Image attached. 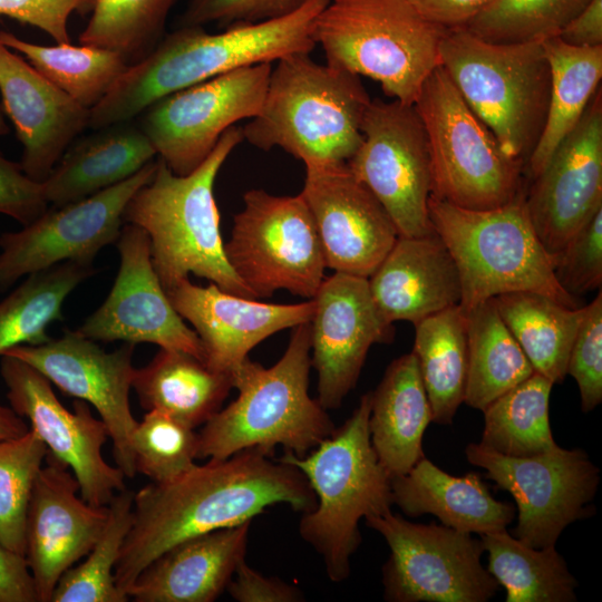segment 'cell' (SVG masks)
<instances>
[{
  "instance_id": "1",
  "label": "cell",
  "mask_w": 602,
  "mask_h": 602,
  "mask_svg": "<svg viewBox=\"0 0 602 602\" xmlns=\"http://www.w3.org/2000/svg\"><path fill=\"white\" fill-rule=\"evenodd\" d=\"M272 456L258 447L245 448L134 493L133 525L115 567L117 589L127 596L153 560L188 537L251 522L275 504L312 511L317 498L305 476Z\"/></svg>"
},
{
  "instance_id": "2",
  "label": "cell",
  "mask_w": 602,
  "mask_h": 602,
  "mask_svg": "<svg viewBox=\"0 0 602 602\" xmlns=\"http://www.w3.org/2000/svg\"><path fill=\"white\" fill-rule=\"evenodd\" d=\"M330 0H309L294 12L270 20L236 23L210 33L201 26L179 27L130 64L107 95L90 109L99 129L129 122L158 99L213 77L314 47V22Z\"/></svg>"
},
{
  "instance_id": "3",
  "label": "cell",
  "mask_w": 602,
  "mask_h": 602,
  "mask_svg": "<svg viewBox=\"0 0 602 602\" xmlns=\"http://www.w3.org/2000/svg\"><path fill=\"white\" fill-rule=\"evenodd\" d=\"M242 140V128L230 127L187 175L174 174L158 157L153 178L128 202L124 222L148 235L153 266L165 291L194 274L223 291L255 299L227 262L214 197L216 176Z\"/></svg>"
},
{
  "instance_id": "4",
  "label": "cell",
  "mask_w": 602,
  "mask_h": 602,
  "mask_svg": "<svg viewBox=\"0 0 602 602\" xmlns=\"http://www.w3.org/2000/svg\"><path fill=\"white\" fill-rule=\"evenodd\" d=\"M292 329L276 363L264 368L247 357L232 371L237 397L197 433V459H225L250 447L273 455L276 446L303 456L334 431L327 410L308 392L310 321Z\"/></svg>"
},
{
  "instance_id": "5",
  "label": "cell",
  "mask_w": 602,
  "mask_h": 602,
  "mask_svg": "<svg viewBox=\"0 0 602 602\" xmlns=\"http://www.w3.org/2000/svg\"><path fill=\"white\" fill-rule=\"evenodd\" d=\"M371 99L359 76L310 54L283 57L272 67L261 110L242 128L262 151L280 147L305 166L347 163L362 140Z\"/></svg>"
},
{
  "instance_id": "6",
  "label": "cell",
  "mask_w": 602,
  "mask_h": 602,
  "mask_svg": "<svg viewBox=\"0 0 602 602\" xmlns=\"http://www.w3.org/2000/svg\"><path fill=\"white\" fill-rule=\"evenodd\" d=\"M370 407L367 392L343 425L308 454L285 452L279 458L295 466L315 495V507L303 513L299 532L322 556L332 582L350 574L351 556L361 543L359 521L391 511L390 476L370 441Z\"/></svg>"
},
{
  "instance_id": "7",
  "label": "cell",
  "mask_w": 602,
  "mask_h": 602,
  "mask_svg": "<svg viewBox=\"0 0 602 602\" xmlns=\"http://www.w3.org/2000/svg\"><path fill=\"white\" fill-rule=\"evenodd\" d=\"M525 191L507 204L484 211L429 196V219L457 265L459 305L465 312L497 295L521 291L542 293L570 308L580 307L555 278L553 256L531 223Z\"/></svg>"
},
{
  "instance_id": "8",
  "label": "cell",
  "mask_w": 602,
  "mask_h": 602,
  "mask_svg": "<svg viewBox=\"0 0 602 602\" xmlns=\"http://www.w3.org/2000/svg\"><path fill=\"white\" fill-rule=\"evenodd\" d=\"M445 30L408 0H332L317 17L313 38L326 64L371 78L386 96L414 105L440 66Z\"/></svg>"
},
{
  "instance_id": "9",
  "label": "cell",
  "mask_w": 602,
  "mask_h": 602,
  "mask_svg": "<svg viewBox=\"0 0 602 602\" xmlns=\"http://www.w3.org/2000/svg\"><path fill=\"white\" fill-rule=\"evenodd\" d=\"M440 65L503 151L525 165L543 132L551 69L541 42L493 43L446 29Z\"/></svg>"
},
{
  "instance_id": "10",
  "label": "cell",
  "mask_w": 602,
  "mask_h": 602,
  "mask_svg": "<svg viewBox=\"0 0 602 602\" xmlns=\"http://www.w3.org/2000/svg\"><path fill=\"white\" fill-rule=\"evenodd\" d=\"M428 139L431 194L467 210H492L526 188L525 164L508 156L438 66L414 104Z\"/></svg>"
},
{
  "instance_id": "11",
  "label": "cell",
  "mask_w": 602,
  "mask_h": 602,
  "mask_svg": "<svg viewBox=\"0 0 602 602\" xmlns=\"http://www.w3.org/2000/svg\"><path fill=\"white\" fill-rule=\"evenodd\" d=\"M229 264L255 299L278 290L312 299L327 268L312 214L299 193L279 196L260 188L246 191L235 214Z\"/></svg>"
},
{
  "instance_id": "12",
  "label": "cell",
  "mask_w": 602,
  "mask_h": 602,
  "mask_svg": "<svg viewBox=\"0 0 602 602\" xmlns=\"http://www.w3.org/2000/svg\"><path fill=\"white\" fill-rule=\"evenodd\" d=\"M386 540L383 598L390 602H486L499 584L482 565L480 538L446 525L417 524L392 514L367 517Z\"/></svg>"
},
{
  "instance_id": "13",
  "label": "cell",
  "mask_w": 602,
  "mask_h": 602,
  "mask_svg": "<svg viewBox=\"0 0 602 602\" xmlns=\"http://www.w3.org/2000/svg\"><path fill=\"white\" fill-rule=\"evenodd\" d=\"M465 455L512 495L517 508L513 536L530 546L555 545L566 526L595 512L591 503L600 469L581 448L557 446L532 457H509L470 443Z\"/></svg>"
},
{
  "instance_id": "14",
  "label": "cell",
  "mask_w": 602,
  "mask_h": 602,
  "mask_svg": "<svg viewBox=\"0 0 602 602\" xmlns=\"http://www.w3.org/2000/svg\"><path fill=\"white\" fill-rule=\"evenodd\" d=\"M362 140L347 166L383 206L398 235L434 231L428 213L431 166L428 139L414 105L371 100L361 122Z\"/></svg>"
},
{
  "instance_id": "15",
  "label": "cell",
  "mask_w": 602,
  "mask_h": 602,
  "mask_svg": "<svg viewBox=\"0 0 602 602\" xmlns=\"http://www.w3.org/2000/svg\"><path fill=\"white\" fill-rule=\"evenodd\" d=\"M271 62L240 68L172 93L147 107L139 127L176 175H187L235 123L262 108Z\"/></svg>"
},
{
  "instance_id": "16",
  "label": "cell",
  "mask_w": 602,
  "mask_h": 602,
  "mask_svg": "<svg viewBox=\"0 0 602 602\" xmlns=\"http://www.w3.org/2000/svg\"><path fill=\"white\" fill-rule=\"evenodd\" d=\"M152 161L127 179L84 200L47 210L21 230L0 235V290L56 264L94 263L98 252L116 243L125 208L154 176Z\"/></svg>"
},
{
  "instance_id": "17",
  "label": "cell",
  "mask_w": 602,
  "mask_h": 602,
  "mask_svg": "<svg viewBox=\"0 0 602 602\" xmlns=\"http://www.w3.org/2000/svg\"><path fill=\"white\" fill-rule=\"evenodd\" d=\"M0 375L11 409L27 418L48 453L71 469L81 497L95 506L108 505L125 488V475L103 456L109 438L105 423L93 416L84 400L76 399L74 410L67 409L55 395L51 382L16 357L1 356Z\"/></svg>"
},
{
  "instance_id": "18",
  "label": "cell",
  "mask_w": 602,
  "mask_h": 602,
  "mask_svg": "<svg viewBox=\"0 0 602 602\" xmlns=\"http://www.w3.org/2000/svg\"><path fill=\"white\" fill-rule=\"evenodd\" d=\"M134 349V343L125 342L108 352L76 330L66 329L58 339L14 347L4 355L29 363L64 394L93 405L113 440L116 466L132 478L136 475L132 435L138 423L129 404L136 371Z\"/></svg>"
},
{
  "instance_id": "19",
  "label": "cell",
  "mask_w": 602,
  "mask_h": 602,
  "mask_svg": "<svg viewBox=\"0 0 602 602\" xmlns=\"http://www.w3.org/2000/svg\"><path fill=\"white\" fill-rule=\"evenodd\" d=\"M116 243L119 269L113 288L76 331L94 341L149 342L204 361L197 333L174 309L154 270L146 232L126 224Z\"/></svg>"
},
{
  "instance_id": "20",
  "label": "cell",
  "mask_w": 602,
  "mask_h": 602,
  "mask_svg": "<svg viewBox=\"0 0 602 602\" xmlns=\"http://www.w3.org/2000/svg\"><path fill=\"white\" fill-rule=\"evenodd\" d=\"M525 191L534 231L554 256L602 208V93Z\"/></svg>"
},
{
  "instance_id": "21",
  "label": "cell",
  "mask_w": 602,
  "mask_h": 602,
  "mask_svg": "<svg viewBox=\"0 0 602 602\" xmlns=\"http://www.w3.org/2000/svg\"><path fill=\"white\" fill-rule=\"evenodd\" d=\"M301 195L327 268L368 279L399 236L380 202L346 163L305 166Z\"/></svg>"
},
{
  "instance_id": "22",
  "label": "cell",
  "mask_w": 602,
  "mask_h": 602,
  "mask_svg": "<svg viewBox=\"0 0 602 602\" xmlns=\"http://www.w3.org/2000/svg\"><path fill=\"white\" fill-rule=\"evenodd\" d=\"M310 321L311 366L317 371L318 401L339 408L356 386L373 343L391 341L392 326L373 304L368 279L334 272L323 279Z\"/></svg>"
},
{
  "instance_id": "23",
  "label": "cell",
  "mask_w": 602,
  "mask_h": 602,
  "mask_svg": "<svg viewBox=\"0 0 602 602\" xmlns=\"http://www.w3.org/2000/svg\"><path fill=\"white\" fill-rule=\"evenodd\" d=\"M30 495L26 520L25 557L37 601L50 602L60 577L86 556L108 520V505L79 498L71 469L47 454Z\"/></svg>"
},
{
  "instance_id": "24",
  "label": "cell",
  "mask_w": 602,
  "mask_h": 602,
  "mask_svg": "<svg viewBox=\"0 0 602 602\" xmlns=\"http://www.w3.org/2000/svg\"><path fill=\"white\" fill-rule=\"evenodd\" d=\"M166 293L197 333L205 363L230 376L256 344L281 330L311 321L314 312L313 299L294 304L266 303L229 293L214 283L195 285L190 279Z\"/></svg>"
},
{
  "instance_id": "25",
  "label": "cell",
  "mask_w": 602,
  "mask_h": 602,
  "mask_svg": "<svg viewBox=\"0 0 602 602\" xmlns=\"http://www.w3.org/2000/svg\"><path fill=\"white\" fill-rule=\"evenodd\" d=\"M0 95L22 145V171L43 182L76 136L89 125L90 110L1 41Z\"/></svg>"
},
{
  "instance_id": "26",
  "label": "cell",
  "mask_w": 602,
  "mask_h": 602,
  "mask_svg": "<svg viewBox=\"0 0 602 602\" xmlns=\"http://www.w3.org/2000/svg\"><path fill=\"white\" fill-rule=\"evenodd\" d=\"M370 294L383 322L414 324L460 304L457 265L440 236H398L368 278Z\"/></svg>"
},
{
  "instance_id": "27",
  "label": "cell",
  "mask_w": 602,
  "mask_h": 602,
  "mask_svg": "<svg viewBox=\"0 0 602 602\" xmlns=\"http://www.w3.org/2000/svg\"><path fill=\"white\" fill-rule=\"evenodd\" d=\"M251 522L188 537L153 560L127 590L136 602H212L245 560Z\"/></svg>"
},
{
  "instance_id": "28",
  "label": "cell",
  "mask_w": 602,
  "mask_h": 602,
  "mask_svg": "<svg viewBox=\"0 0 602 602\" xmlns=\"http://www.w3.org/2000/svg\"><path fill=\"white\" fill-rule=\"evenodd\" d=\"M392 504L407 516L433 514L441 524L478 535L505 530L513 504L496 499L476 473L453 476L425 456L406 474L390 478Z\"/></svg>"
},
{
  "instance_id": "29",
  "label": "cell",
  "mask_w": 602,
  "mask_h": 602,
  "mask_svg": "<svg viewBox=\"0 0 602 602\" xmlns=\"http://www.w3.org/2000/svg\"><path fill=\"white\" fill-rule=\"evenodd\" d=\"M72 144L43 181L48 203L60 207L133 176L156 152L138 125L118 123Z\"/></svg>"
},
{
  "instance_id": "30",
  "label": "cell",
  "mask_w": 602,
  "mask_h": 602,
  "mask_svg": "<svg viewBox=\"0 0 602 602\" xmlns=\"http://www.w3.org/2000/svg\"><path fill=\"white\" fill-rule=\"evenodd\" d=\"M430 421V405L411 351L388 366L371 392L370 441L390 478L406 474L425 456L423 437Z\"/></svg>"
},
{
  "instance_id": "31",
  "label": "cell",
  "mask_w": 602,
  "mask_h": 602,
  "mask_svg": "<svg viewBox=\"0 0 602 602\" xmlns=\"http://www.w3.org/2000/svg\"><path fill=\"white\" fill-rule=\"evenodd\" d=\"M133 389L146 411H163L195 429L221 409L233 381L191 353L161 348L136 368Z\"/></svg>"
},
{
  "instance_id": "32",
  "label": "cell",
  "mask_w": 602,
  "mask_h": 602,
  "mask_svg": "<svg viewBox=\"0 0 602 602\" xmlns=\"http://www.w3.org/2000/svg\"><path fill=\"white\" fill-rule=\"evenodd\" d=\"M541 43L551 69V94L543 132L525 165L531 179L579 123L602 78V46L573 47L557 37Z\"/></svg>"
},
{
  "instance_id": "33",
  "label": "cell",
  "mask_w": 602,
  "mask_h": 602,
  "mask_svg": "<svg viewBox=\"0 0 602 602\" xmlns=\"http://www.w3.org/2000/svg\"><path fill=\"white\" fill-rule=\"evenodd\" d=\"M493 301L534 372L553 383L563 382L584 307L570 308L527 291L501 294Z\"/></svg>"
},
{
  "instance_id": "34",
  "label": "cell",
  "mask_w": 602,
  "mask_h": 602,
  "mask_svg": "<svg viewBox=\"0 0 602 602\" xmlns=\"http://www.w3.org/2000/svg\"><path fill=\"white\" fill-rule=\"evenodd\" d=\"M415 326L412 352L431 409V421L452 424L464 402L468 369L467 313L455 305Z\"/></svg>"
},
{
  "instance_id": "35",
  "label": "cell",
  "mask_w": 602,
  "mask_h": 602,
  "mask_svg": "<svg viewBox=\"0 0 602 602\" xmlns=\"http://www.w3.org/2000/svg\"><path fill=\"white\" fill-rule=\"evenodd\" d=\"M467 313L468 369L464 402L484 410L534 369L501 318L493 299Z\"/></svg>"
},
{
  "instance_id": "36",
  "label": "cell",
  "mask_w": 602,
  "mask_h": 602,
  "mask_svg": "<svg viewBox=\"0 0 602 602\" xmlns=\"http://www.w3.org/2000/svg\"><path fill=\"white\" fill-rule=\"evenodd\" d=\"M95 273L94 263L67 261L27 275L0 301V357L14 347L49 341L47 329L62 320L67 297Z\"/></svg>"
},
{
  "instance_id": "37",
  "label": "cell",
  "mask_w": 602,
  "mask_h": 602,
  "mask_svg": "<svg viewBox=\"0 0 602 602\" xmlns=\"http://www.w3.org/2000/svg\"><path fill=\"white\" fill-rule=\"evenodd\" d=\"M487 570L506 602H574L579 583L555 545L536 548L505 530L480 535Z\"/></svg>"
},
{
  "instance_id": "38",
  "label": "cell",
  "mask_w": 602,
  "mask_h": 602,
  "mask_svg": "<svg viewBox=\"0 0 602 602\" xmlns=\"http://www.w3.org/2000/svg\"><path fill=\"white\" fill-rule=\"evenodd\" d=\"M0 41L19 52L51 84L84 108L91 109L126 71L129 62L119 52L91 46H42L0 31Z\"/></svg>"
},
{
  "instance_id": "39",
  "label": "cell",
  "mask_w": 602,
  "mask_h": 602,
  "mask_svg": "<svg viewBox=\"0 0 602 602\" xmlns=\"http://www.w3.org/2000/svg\"><path fill=\"white\" fill-rule=\"evenodd\" d=\"M553 382L533 372L484 410L480 445L509 457H532L553 450L548 401Z\"/></svg>"
},
{
  "instance_id": "40",
  "label": "cell",
  "mask_w": 602,
  "mask_h": 602,
  "mask_svg": "<svg viewBox=\"0 0 602 602\" xmlns=\"http://www.w3.org/2000/svg\"><path fill=\"white\" fill-rule=\"evenodd\" d=\"M134 492L116 493L108 504V520L84 562L70 567L57 583L50 602H125L115 583V567L133 525Z\"/></svg>"
},
{
  "instance_id": "41",
  "label": "cell",
  "mask_w": 602,
  "mask_h": 602,
  "mask_svg": "<svg viewBox=\"0 0 602 602\" xmlns=\"http://www.w3.org/2000/svg\"><path fill=\"white\" fill-rule=\"evenodd\" d=\"M176 0H94L80 45L119 52L130 64L145 57L163 38Z\"/></svg>"
},
{
  "instance_id": "42",
  "label": "cell",
  "mask_w": 602,
  "mask_h": 602,
  "mask_svg": "<svg viewBox=\"0 0 602 602\" xmlns=\"http://www.w3.org/2000/svg\"><path fill=\"white\" fill-rule=\"evenodd\" d=\"M591 0H491L464 27L493 43L555 38Z\"/></svg>"
},
{
  "instance_id": "43",
  "label": "cell",
  "mask_w": 602,
  "mask_h": 602,
  "mask_svg": "<svg viewBox=\"0 0 602 602\" xmlns=\"http://www.w3.org/2000/svg\"><path fill=\"white\" fill-rule=\"evenodd\" d=\"M47 454L30 428L20 437L0 439V543L22 556L28 504Z\"/></svg>"
},
{
  "instance_id": "44",
  "label": "cell",
  "mask_w": 602,
  "mask_h": 602,
  "mask_svg": "<svg viewBox=\"0 0 602 602\" xmlns=\"http://www.w3.org/2000/svg\"><path fill=\"white\" fill-rule=\"evenodd\" d=\"M132 448L136 474L167 483L196 465L198 435L163 411L148 410L133 431Z\"/></svg>"
},
{
  "instance_id": "45",
  "label": "cell",
  "mask_w": 602,
  "mask_h": 602,
  "mask_svg": "<svg viewBox=\"0 0 602 602\" xmlns=\"http://www.w3.org/2000/svg\"><path fill=\"white\" fill-rule=\"evenodd\" d=\"M559 284L572 297L602 285V208L553 256Z\"/></svg>"
},
{
  "instance_id": "46",
  "label": "cell",
  "mask_w": 602,
  "mask_h": 602,
  "mask_svg": "<svg viewBox=\"0 0 602 602\" xmlns=\"http://www.w3.org/2000/svg\"><path fill=\"white\" fill-rule=\"evenodd\" d=\"M566 373L576 381L584 412L602 401V293L584 307L570 357Z\"/></svg>"
},
{
  "instance_id": "47",
  "label": "cell",
  "mask_w": 602,
  "mask_h": 602,
  "mask_svg": "<svg viewBox=\"0 0 602 602\" xmlns=\"http://www.w3.org/2000/svg\"><path fill=\"white\" fill-rule=\"evenodd\" d=\"M309 0H190L179 27L217 23L226 28L290 14Z\"/></svg>"
},
{
  "instance_id": "48",
  "label": "cell",
  "mask_w": 602,
  "mask_h": 602,
  "mask_svg": "<svg viewBox=\"0 0 602 602\" xmlns=\"http://www.w3.org/2000/svg\"><path fill=\"white\" fill-rule=\"evenodd\" d=\"M94 0H0V16L33 26L57 43H69V18L91 11Z\"/></svg>"
},
{
  "instance_id": "49",
  "label": "cell",
  "mask_w": 602,
  "mask_h": 602,
  "mask_svg": "<svg viewBox=\"0 0 602 602\" xmlns=\"http://www.w3.org/2000/svg\"><path fill=\"white\" fill-rule=\"evenodd\" d=\"M48 204L43 182L32 179L20 164L0 153V214L25 226L42 215Z\"/></svg>"
},
{
  "instance_id": "50",
  "label": "cell",
  "mask_w": 602,
  "mask_h": 602,
  "mask_svg": "<svg viewBox=\"0 0 602 602\" xmlns=\"http://www.w3.org/2000/svg\"><path fill=\"white\" fill-rule=\"evenodd\" d=\"M230 595L239 602H295L301 592L281 580L263 576L243 560L227 584Z\"/></svg>"
},
{
  "instance_id": "51",
  "label": "cell",
  "mask_w": 602,
  "mask_h": 602,
  "mask_svg": "<svg viewBox=\"0 0 602 602\" xmlns=\"http://www.w3.org/2000/svg\"><path fill=\"white\" fill-rule=\"evenodd\" d=\"M0 602H37L26 557L0 543Z\"/></svg>"
},
{
  "instance_id": "52",
  "label": "cell",
  "mask_w": 602,
  "mask_h": 602,
  "mask_svg": "<svg viewBox=\"0 0 602 602\" xmlns=\"http://www.w3.org/2000/svg\"><path fill=\"white\" fill-rule=\"evenodd\" d=\"M433 23L444 28H462L491 0H408Z\"/></svg>"
},
{
  "instance_id": "53",
  "label": "cell",
  "mask_w": 602,
  "mask_h": 602,
  "mask_svg": "<svg viewBox=\"0 0 602 602\" xmlns=\"http://www.w3.org/2000/svg\"><path fill=\"white\" fill-rule=\"evenodd\" d=\"M557 38L573 47L602 46V0H591Z\"/></svg>"
},
{
  "instance_id": "54",
  "label": "cell",
  "mask_w": 602,
  "mask_h": 602,
  "mask_svg": "<svg viewBox=\"0 0 602 602\" xmlns=\"http://www.w3.org/2000/svg\"><path fill=\"white\" fill-rule=\"evenodd\" d=\"M28 430L29 427L25 419L17 415L11 407L0 402V439L20 437Z\"/></svg>"
},
{
  "instance_id": "55",
  "label": "cell",
  "mask_w": 602,
  "mask_h": 602,
  "mask_svg": "<svg viewBox=\"0 0 602 602\" xmlns=\"http://www.w3.org/2000/svg\"><path fill=\"white\" fill-rule=\"evenodd\" d=\"M9 133V126L4 120V117L0 110V136Z\"/></svg>"
}]
</instances>
